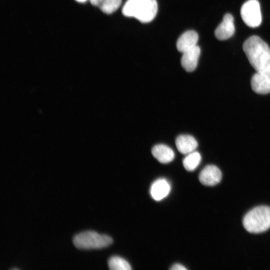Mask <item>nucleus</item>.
Instances as JSON below:
<instances>
[{"label":"nucleus","mask_w":270,"mask_h":270,"mask_svg":"<svg viewBox=\"0 0 270 270\" xmlns=\"http://www.w3.org/2000/svg\"><path fill=\"white\" fill-rule=\"evenodd\" d=\"M242 48L250 64L256 71L270 64V48L259 36L249 37L244 42Z\"/></svg>","instance_id":"f257e3e1"},{"label":"nucleus","mask_w":270,"mask_h":270,"mask_svg":"<svg viewBox=\"0 0 270 270\" xmlns=\"http://www.w3.org/2000/svg\"><path fill=\"white\" fill-rule=\"evenodd\" d=\"M156 0H128L122 8V13L127 17H133L142 22H149L156 15Z\"/></svg>","instance_id":"f03ea898"},{"label":"nucleus","mask_w":270,"mask_h":270,"mask_svg":"<svg viewBox=\"0 0 270 270\" xmlns=\"http://www.w3.org/2000/svg\"><path fill=\"white\" fill-rule=\"evenodd\" d=\"M244 228L251 233L264 232L270 228V207L258 206L250 210L244 216Z\"/></svg>","instance_id":"7ed1b4c3"},{"label":"nucleus","mask_w":270,"mask_h":270,"mask_svg":"<svg viewBox=\"0 0 270 270\" xmlns=\"http://www.w3.org/2000/svg\"><path fill=\"white\" fill-rule=\"evenodd\" d=\"M75 247L80 249L101 248L112 242V238L93 230H86L75 235L72 240Z\"/></svg>","instance_id":"20e7f679"},{"label":"nucleus","mask_w":270,"mask_h":270,"mask_svg":"<svg viewBox=\"0 0 270 270\" xmlns=\"http://www.w3.org/2000/svg\"><path fill=\"white\" fill-rule=\"evenodd\" d=\"M240 15L244 22L248 26L256 28L262 22V14L258 0H248L240 9Z\"/></svg>","instance_id":"39448f33"},{"label":"nucleus","mask_w":270,"mask_h":270,"mask_svg":"<svg viewBox=\"0 0 270 270\" xmlns=\"http://www.w3.org/2000/svg\"><path fill=\"white\" fill-rule=\"evenodd\" d=\"M252 90L259 94L270 92V64L265 68L256 71L251 80Z\"/></svg>","instance_id":"423d86ee"},{"label":"nucleus","mask_w":270,"mask_h":270,"mask_svg":"<svg viewBox=\"0 0 270 270\" xmlns=\"http://www.w3.org/2000/svg\"><path fill=\"white\" fill-rule=\"evenodd\" d=\"M220 170L214 165H208L200 172L198 176L200 182L204 185L213 186L218 184L222 179Z\"/></svg>","instance_id":"0eeeda50"},{"label":"nucleus","mask_w":270,"mask_h":270,"mask_svg":"<svg viewBox=\"0 0 270 270\" xmlns=\"http://www.w3.org/2000/svg\"><path fill=\"white\" fill-rule=\"evenodd\" d=\"M235 32L234 18L230 14H226L222 20L214 31L216 38L220 40H227L232 36Z\"/></svg>","instance_id":"6e6552de"},{"label":"nucleus","mask_w":270,"mask_h":270,"mask_svg":"<svg viewBox=\"0 0 270 270\" xmlns=\"http://www.w3.org/2000/svg\"><path fill=\"white\" fill-rule=\"evenodd\" d=\"M200 54V49L197 45L182 53L181 65L188 72L194 71L196 68Z\"/></svg>","instance_id":"1a4fd4ad"},{"label":"nucleus","mask_w":270,"mask_h":270,"mask_svg":"<svg viewBox=\"0 0 270 270\" xmlns=\"http://www.w3.org/2000/svg\"><path fill=\"white\" fill-rule=\"evenodd\" d=\"M198 36L194 30H188L183 33L178 38L176 42L178 50L184 52L197 46Z\"/></svg>","instance_id":"9d476101"},{"label":"nucleus","mask_w":270,"mask_h":270,"mask_svg":"<svg viewBox=\"0 0 270 270\" xmlns=\"http://www.w3.org/2000/svg\"><path fill=\"white\" fill-rule=\"evenodd\" d=\"M170 186L165 178L156 180L150 188V194L156 200L159 201L165 198L170 193Z\"/></svg>","instance_id":"9b49d317"},{"label":"nucleus","mask_w":270,"mask_h":270,"mask_svg":"<svg viewBox=\"0 0 270 270\" xmlns=\"http://www.w3.org/2000/svg\"><path fill=\"white\" fill-rule=\"evenodd\" d=\"M176 145L180 152L187 154L195 150L198 144L194 137L188 134H181L176 140Z\"/></svg>","instance_id":"f8f14e48"},{"label":"nucleus","mask_w":270,"mask_h":270,"mask_svg":"<svg viewBox=\"0 0 270 270\" xmlns=\"http://www.w3.org/2000/svg\"><path fill=\"white\" fill-rule=\"evenodd\" d=\"M152 153L154 158L162 164L170 162L174 158L173 150L164 144L154 146L152 150Z\"/></svg>","instance_id":"ddd939ff"},{"label":"nucleus","mask_w":270,"mask_h":270,"mask_svg":"<svg viewBox=\"0 0 270 270\" xmlns=\"http://www.w3.org/2000/svg\"><path fill=\"white\" fill-rule=\"evenodd\" d=\"M92 4L98 6L106 14H110L118 9L122 0H90Z\"/></svg>","instance_id":"4468645a"},{"label":"nucleus","mask_w":270,"mask_h":270,"mask_svg":"<svg viewBox=\"0 0 270 270\" xmlns=\"http://www.w3.org/2000/svg\"><path fill=\"white\" fill-rule=\"evenodd\" d=\"M201 159L200 154L198 152L193 151L186 154L183 159L184 167L188 171H193L198 166Z\"/></svg>","instance_id":"2eb2a0df"},{"label":"nucleus","mask_w":270,"mask_h":270,"mask_svg":"<svg viewBox=\"0 0 270 270\" xmlns=\"http://www.w3.org/2000/svg\"><path fill=\"white\" fill-rule=\"evenodd\" d=\"M108 266L111 270H130L132 269L128 261L116 256L110 258L108 260Z\"/></svg>","instance_id":"dca6fc26"},{"label":"nucleus","mask_w":270,"mask_h":270,"mask_svg":"<svg viewBox=\"0 0 270 270\" xmlns=\"http://www.w3.org/2000/svg\"><path fill=\"white\" fill-rule=\"evenodd\" d=\"M172 270H186V268L184 266L180 264H175L170 268Z\"/></svg>","instance_id":"f3484780"},{"label":"nucleus","mask_w":270,"mask_h":270,"mask_svg":"<svg viewBox=\"0 0 270 270\" xmlns=\"http://www.w3.org/2000/svg\"><path fill=\"white\" fill-rule=\"evenodd\" d=\"M76 0L78 2H84L87 1L88 0Z\"/></svg>","instance_id":"a211bd4d"}]
</instances>
